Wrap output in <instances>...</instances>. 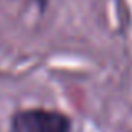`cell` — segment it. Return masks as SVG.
<instances>
[{
	"instance_id": "6da1fadb",
	"label": "cell",
	"mask_w": 132,
	"mask_h": 132,
	"mask_svg": "<svg viewBox=\"0 0 132 132\" xmlns=\"http://www.w3.org/2000/svg\"><path fill=\"white\" fill-rule=\"evenodd\" d=\"M72 122L65 114L47 109H29L13 114L10 132H70Z\"/></svg>"
}]
</instances>
